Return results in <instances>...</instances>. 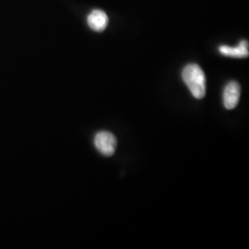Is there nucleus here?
Returning a JSON list of instances; mask_svg holds the SVG:
<instances>
[{"label": "nucleus", "instance_id": "39448f33", "mask_svg": "<svg viewBox=\"0 0 249 249\" xmlns=\"http://www.w3.org/2000/svg\"><path fill=\"white\" fill-rule=\"evenodd\" d=\"M220 53L231 57H248L249 56V42L248 41H241L240 44L231 47L228 45H221L219 47Z\"/></svg>", "mask_w": 249, "mask_h": 249}, {"label": "nucleus", "instance_id": "f03ea898", "mask_svg": "<svg viewBox=\"0 0 249 249\" xmlns=\"http://www.w3.org/2000/svg\"><path fill=\"white\" fill-rule=\"evenodd\" d=\"M94 145L101 154L109 157L115 153L117 141L114 134L100 131L94 138Z\"/></svg>", "mask_w": 249, "mask_h": 249}, {"label": "nucleus", "instance_id": "20e7f679", "mask_svg": "<svg viewBox=\"0 0 249 249\" xmlns=\"http://www.w3.org/2000/svg\"><path fill=\"white\" fill-rule=\"evenodd\" d=\"M89 28L95 32H103L106 30L109 22L107 13L101 9H94L89 13L87 18Z\"/></svg>", "mask_w": 249, "mask_h": 249}, {"label": "nucleus", "instance_id": "f257e3e1", "mask_svg": "<svg viewBox=\"0 0 249 249\" xmlns=\"http://www.w3.org/2000/svg\"><path fill=\"white\" fill-rule=\"evenodd\" d=\"M182 79L195 98H204L206 77L202 69L198 65L189 64L186 66L182 71Z\"/></svg>", "mask_w": 249, "mask_h": 249}, {"label": "nucleus", "instance_id": "7ed1b4c3", "mask_svg": "<svg viewBox=\"0 0 249 249\" xmlns=\"http://www.w3.org/2000/svg\"><path fill=\"white\" fill-rule=\"evenodd\" d=\"M240 92V85L238 82L230 81L227 83L223 90V106L226 109L231 110L236 107L239 103Z\"/></svg>", "mask_w": 249, "mask_h": 249}]
</instances>
